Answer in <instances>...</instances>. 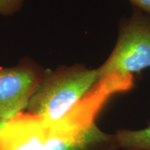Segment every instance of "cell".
<instances>
[{
  "instance_id": "6da1fadb",
  "label": "cell",
  "mask_w": 150,
  "mask_h": 150,
  "mask_svg": "<svg viewBox=\"0 0 150 150\" xmlns=\"http://www.w3.org/2000/svg\"><path fill=\"white\" fill-rule=\"evenodd\" d=\"M99 79L97 69L81 64L45 70L26 112L43 117L50 126L79 102Z\"/></svg>"
},
{
  "instance_id": "7a4b0ae2",
  "label": "cell",
  "mask_w": 150,
  "mask_h": 150,
  "mask_svg": "<svg viewBox=\"0 0 150 150\" xmlns=\"http://www.w3.org/2000/svg\"><path fill=\"white\" fill-rule=\"evenodd\" d=\"M133 8L131 17L120 26L111 54L97 69L100 79L112 72L133 75L150 67V16L136 7Z\"/></svg>"
},
{
  "instance_id": "3957f363",
  "label": "cell",
  "mask_w": 150,
  "mask_h": 150,
  "mask_svg": "<svg viewBox=\"0 0 150 150\" xmlns=\"http://www.w3.org/2000/svg\"><path fill=\"white\" fill-rule=\"evenodd\" d=\"M44 74L45 70L29 60L11 67H0V119L26 109Z\"/></svg>"
},
{
  "instance_id": "277c9868",
  "label": "cell",
  "mask_w": 150,
  "mask_h": 150,
  "mask_svg": "<svg viewBox=\"0 0 150 150\" xmlns=\"http://www.w3.org/2000/svg\"><path fill=\"white\" fill-rule=\"evenodd\" d=\"M49 134L44 118L22 111L0 119V150H46Z\"/></svg>"
},
{
  "instance_id": "5b68a950",
  "label": "cell",
  "mask_w": 150,
  "mask_h": 150,
  "mask_svg": "<svg viewBox=\"0 0 150 150\" xmlns=\"http://www.w3.org/2000/svg\"><path fill=\"white\" fill-rule=\"evenodd\" d=\"M115 134L101 130L95 122L77 134L67 137H49L46 150H117Z\"/></svg>"
},
{
  "instance_id": "8992f818",
  "label": "cell",
  "mask_w": 150,
  "mask_h": 150,
  "mask_svg": "<svg viewBox=\"0 0 150 150\" xmlns=\"http://www.w3.org/2000/svg\"><path fill=\"white\" fill-rule=\"evenodd\" d=\"M115 134L120 148L126 150H150V123L142 129H120Z\"/></svg>"
},
{
  "instance_id": "52a82bcc",
  "label": "cell",
  "mask_w": 150,
  "mask_h": 150,
  "mask_svg": "<svg viewBox=\"0 0 150 150\" xmlns=\"http://www.w3.org/2000/svg\"><path fill=\"white\" fill-rule=\"evenodd\" d=\"M23 0H0V15L9 16L21 9Z\"/></svg>"
},
{
  "instance_id": "ba28073f",
  "label": "cell",
  "mask_w": 150,
  "mask_h": 150,
  "mask_svg": "<svg viewBox=\"0 0 150 150\" xmlns=\"http://www.w3.org/2000/svg\"><path fill=\"white\" fill-rule=\"evenodd\" d=\"M133 6L150 16V0H129Z\"/></svg>"
}]
</instances>
